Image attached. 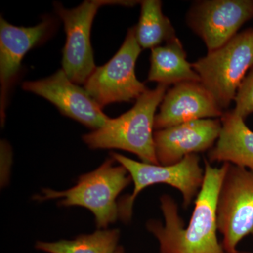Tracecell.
Instances as JSON below:
<instances>
[{
    "mask_svg": "<svg viewBox=\"0 0 253 253\" xmlns=\"http://www.w3.org/2000/svg\"><path fill=\"white\" fill-rule=\"evenodd\" d=\"M111 156L126 168L134 184L132 194L118 204L119 217L126 222L131 219L136 196L148 186L165 184L175 188L182 195L183 206L186 208L197 197L204 184L205 172L197 154H190L180 162L167 166L137 162L117 153H111Z\"/></svg>",
    "mask_w": 253,
    "mask_h": 253,
    "instance_id": "5",
    "label": "cell"
},
{
    "mask_svg": "<svg viewBox=\"0 0 253 253\" xmlns=\"http://www.w3.org/2000/svg\"><path fill=\"white\" fill-rule=\"evenodd\" d=\"M22 88L48 100L64 116L94 130L110 119L85 89L73 83L63 69L44 79L25 82Z\"/></svg>",
    "mask_w": 253,
    "mask_h": 253,
    "instance_id": "10",
    "label": "cell"
},
{
    "mask_svg": "<svg viewBox=\"0 0 253 253\" xmlns=\"http://www.w3.org/2000/svg\"><path fill=\"white\" fill-rule=\"evenodd\" d=\"M234 101L233 111L238 116L244 119L253 113V66L240 84Z\"/></svg>",
    "mask_w": 253,
    "mask_h": 253,
    "instance_id": "18",
    "label": "cell"
},
{
    "mask_svg": "<svg viewBox=\"0 0 253 253\" xmlns=\"http://www.w3.org/2000/svg\"><path fill=\"white\" fill-rule=\"evenodd\" d=\"M218 231L228 253H239L240 241L253 234V170L228 163L217 204Z\"/></svg>",
    "mask_w": 253,
    "mask_h": 253,
    "instance_id": "7",
    "label": "cell"
},
{
    "mask_svg": "<svg viewBox=\"0 0 253 253\" xmlns=\"http://www.w3.org/2000/svg\"><path fill=\"white\" fill-rule=\"evenodd\" d=\"M54 21L47 18L33 27H18L0 18V113L4 122L10 89L17 78L21 61L29 50L46 41L52 33Z\"/></svg>",
    "mask_w": 253,
    "mask_h": 253,
    "instance_id": "11",
    "label": "cell"
},
{
    "mask_svg": "<svg viewBox=\"0 0 253 253\" xmlns=\"http://www.w3.org/2000/svg\"><path fill=\"white\" fill-rule=\"evenodd\" d=\"M253 18V0L196 1L187 14L188 25L208 51L225 44L246 21Z\"/></svg>",
    "mask_w": 253,
    "mask_h": 253,
    "instance_id": "9",
    "label": "cell"
},
{
    "mask_svg": "<svg viewBox=\"0 0 253 253\" xmlns=\"http://www.w3.org/2000/svg\"><path fill=\"white\" fill-rule=\"evenodd\" d=\"M141 51L134 26L128 30L124 42L112 59L96 67L84 83V89L101 109L113 103L137 99L148 90L135 74Z\"/></svg>",
    "mask_w": 253,
    "mask_h": 253,
    "instance_id": "8",
    "label": "cell"
},
{
    "mask_svg": "<svg viewBox=\"0 0 253 253\" xmlns=\"http://www.w3.org/2000/svg\"><path fill=\"white\" fill-rule=\"evenodd\" d=\"M114 161L108 159L97 169L80 176L77 184L71 189L63 191L44 189L36 199H59V206L85 208L94 214L97 227L106 229L119 216L116 204L118 195L132 181L123 166H113Z\"/></svg>",
    "mask_w": 253,
    "mask_h": 253,
    "instance_id": "3",
    "label": "cell"
},
{
    "mask_svg": "<svg viewBox=\"0 0 253 253\" xmlns=\"http://www.w3.org/2000/svg\"><path fill=\"white\" fill-rule=\"evenodd\" d=\"M224 113L201 82H184L166 92L155 117L154 129L160 130L196 120L221 118Z\"/></svg>",
    "mask_w": 253,
    "mask_h": 253,
    "instance_id": "13",
    "label": "cell"
},
{
    "mask_svg": "<svg viewBox=\"0 0 253 253\" xmlns=\"http://www.w3.org/2000/svg\"><path fill=\"white\" fill-rule=\"evenodd\" d=\"M221 129L219 119H201L156 130L155 151L161 166H172L186 156L212 149Z\"/></svg>",
    "mask_w": 253,
    "mask_h": 253,
    "instance_id": "12",
    "label": "cell"
},
{
    "mask_svg": "<svg viewBox=\"0 0 253 253\" xmlns=\"http://www.w3.org/2000/svg\"><path fill=\"white\" fill-rule=\"evenodd\" d=\"M139 2L128 0H87L72 9H65L60 3H54L55 11L64 24L66 35L63 50V70L73 83L84 84L96 68L90 33L99 8L106 5L133 6Z\"/></svg>",
    "mask_w": 253,
    "mask_h": 253,
    "instance_id": "6",
    "label": "cell"
},
{
    "mask_svg": "<svg viewBox=\"0 0 253 253\" xmlns=\"http://www.w3.org/2000/svg\"><path fill=\"white\" fill-rule=\"evenodd\" d=\"M191 64L221 109H227L253 66V28L238 33L225 44L208 51L205 57Z\"/></svg>",
    "mask_w": 253,
    "mask_h": 253,
    "instance_id": "4",
    "label": "cell"
},
{
    "mask_svg": "<svg viewBox=\"0 0 253 253\" xmlns=\"http://www.w3.org/2000/svg\"><path fill=\"white\" fill-rule=\"evenodd\" d=\"M150 61L149 81L168 86L184 82H201L192 64L186 60V52L177 37L164 46L151 49Z\"/></svg>",
    "mask_w": 253,
    "mask_h": 253,
    "instance_id": "15",
    "label": "cell"
},
{
    "mask_svg": "<svg viewBox=\"0 0 253 253\" xmlns=\"http://www.w3.org/2000/svg\"><path fill=\"white\" fill-rule=\"evenodd\" d=\"M204 184L195 200L189 225L184 226L174 200L161 198L164 224L151 220L147 229L158 240L160 253H228L217 238V204L228 163L214 168L205 159Z\"/></svg>",
    "mask_w": 253,
    "mask_h": 253,
    "instance_id": "1",
    "label": "cell"
},
{
    "mask_svg": "<svg viewBox=\"0 0 253 253\" xmlns=\"http://www.w3.org/2000/svg\"><path fill=\"white\" fill-rule=\"evenodd\" d=\"M140 2L141 16L136 26V38L141 49H152L175 38L172 23L163 14L162 2L159 0Z\"/></svg>",
    "mask_w": 253,
    "mask_h": 253,
    "instance_id": "16",
    "label": "cell"
},
{
    "mask_svg": "<svg viewBox=\"0 0 253 253\" xmlns=\"http://www.w3.org/2000/svg\"><path fill=\"white\" fill-rule=\"evenodd\" d=\"M168 87L158 84L148 89L129 111L110 118L102 127L83 136V141L91 149L123 150L136 154L143 163L160 165L155 151V117Z\"/></svg>",
    "mask_w": 253,
    "mask_h": 253,
    "instance_id": "2",
    "label": "cell"
},
{
    "mask_svg": "<svg viewBox=\"0 0 253 253\" xmlns=\"http://www.w3.org/2000/svg\"><path fill=\"white\" fill-rule=\"evenodd\" d=\"M220 120L219 138L208 152L210 163H229L253 170V131L233 111H225Z\"/></svg>",
    "mask_w": 253,
    "mask_h": 253,
    "instance_id": "14",
    "label": "cell"
},
{
    "mask_svg": "<svg viewBox=\"0 0 253 253\" xmlns=\"http://www.w3.org/2000/svg\"><path fill=\"white\" fill-rule=\"evenodd\" d=\"M120 237L118 229L98 230L71 241L37 243L36 249L48 253H114Z\"/></svg>",
    "mask_w": 253,
    "mask_h": 253,
    "instance_id": "17",
    "label": "cell"
},
{
    "mask_svg": "<svg viewBox=\"0 0 253 253\" xmlns=\"http://www.w3.org/2000/svg\"><path fill=\"white\" fill-rule=\"evenodd\" d=\"M114 253H125L124 250H123L122 247H118V249H116V252Z\"/></svg>",
    "mask_w": 253,
    "mask_h": 253,
    "instance_id": "19",
    "label": "cell"
}]
</instances>
